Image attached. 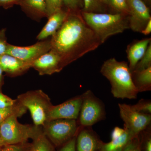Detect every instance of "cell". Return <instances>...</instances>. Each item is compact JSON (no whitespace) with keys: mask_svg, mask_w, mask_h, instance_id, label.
<instances>
[{"mask_svg":"<svg viewBox=\"0 0 151 151\" xmlns=\"http://www.w3.org/2000/svg\"><path fill=\"white\" fill-rule=\"evenodd\" d=\"M125 130L124 134L119 137L112 139L109 143L106 144L103 143L99 151L124 150L134 139L129 134L128 132L126 130Z\"/></svg>","mask_w":151,"mask_h":151,"instance_id":"19","label":"cell"},{"mask_svg":"<svg viewBox=\"0 0 151 151\" xmlns=\"http://www.w3.org/2000/svg\"><path fill=\"white\" fill-rule=\"evenodd\" d=\"M0 149H1V148H0Z\"/></svg>","mask_w":151,"mask_h":151,"instance_id":"40","label":"cell"},{"mask_svg":"<svg viewBox=\"0 0 151 151\" xmlns=\"http://www.w3.org/2000/svg\"><path fill=\"white\" fill-rule=\"evenodd\" d=\"M29 151H54L51 143L42 132L35 139Z\"/></svg>","mask_w":151,"mask_h":151,"instance_id":"21","label":"cell"},{"mask_svg":"<svg viewBox=\"0 0 151 151\" xmlns=\"http://www.w3.org/2000/svg\"><path fill=\"white\" fill-rule=\"evenodd\" d=\"M84 7L81 12L103 13L104 5L100 0H83Z\"/></svg>","mask_w":151,"mask_h":151,"instance_id":"24","label":"cell"},{"mask_svg":"<svg viewBox=\"0 0 151 151\" xmlns=\"http://www.w3.org/2000/svg\"><path fill=\"white\" fill-rule=\"evenodd\" d=\"M145 1H146L148 2V3H150V2L151 0H145Z\"/></svg>","mask_w":151,"mask_h":151,"instance_id":"38","label":"cell"},{"mask_svg":"<svg viewBox=\"0 0 151 151\" xmlns=\"http://www.w3.org/2000/svg\"><path fill=\"white\" fill-rule=\"evenodd\" d=\"M4 146L6 145L4 144V142H3L2 139L1 137V132H0V148L4 147Z\"/></svg>","mask_w":151,"mask_h":151,"instance_id":"37","label":"cell"},{"mask_svg":"<svg viewBox=\"0 0 151 151\" xmlns=\"http://www.w3.org/2000/svg\"><path fill=\"white\" fill-rule=\"evenodd\" d=\"M27 108L18 102L15 105L11 107L0 108V124L6 119L12 116H16L20 117L24 114L27 111Z\"/></svg>","mask_w":151,"mask_h":151,"instance_id":"20","label":"cell"},{"mask_svg":"<svg viewBox=\"0 0 151 151\" xmlns=\"http://www.w3.org/2000/svg\"><path fill=\"white\" fill-rule=\"evenodd\" d=\"M0 151H23L21 147L17 145H7L0 149Z\"/></svg>","mask_w":151,"mask_h":151,"instance_id":"32","label":"cell"},{"mask_svg":"<svg viewBox=\"0 0 151 151\" xmlns=\"http://www.w3.org/2000/svg\"><path fill=\"white\" fill-rule=\"evenodd\" d=\"M31 68L40 75H52L60 72L64 68L59 55L52 50L33 62Z\"/></svg>","mask_w":151,"mask_h":151,"instance_id":"12","label":"cell"},{"mask_svg":"<svg viewBox=\"0 0 151 151\" xmlns=\"http://www.w3.org/2000/svg\"><path fill=\"white\" fill-rule=\"evenodd\" d=\"M0 66L3 71L12 77L23 74L31 68V64L8 54L0 56Z\"/></svg>","mask_w":151,"mask_h":151,"instance_id":"14","label":"cell"},{"mask_svg":"<svg viewBox=\"0 0 151 151\" xmlns=\"http://www.w3.org/2000/svg\"><path fill=\"white\" fill-rule=\"evenodd\" d=\"M82 103L77 121L79 129L92 127L105 120L106 110L103 101L90 90L82 94Z\"/></svg>","mask_w":151,"mask_h":151,"instance_id":"6","label":"cell"},{"mask_svg":"<svg viewBox=\"0 0 151 151\" xmlns=\"http://www.w3.org/2000/svg\"><path fill=\"white\" fill-rule=\"evenodd\" d=\"M62 9L68 13L81 12L84 7L83 0H62Z\"/></svg>","mask_w":151,"mask_h":151,"instance_id":"23","label":"cell"},{"mask_svg":"<svg viewBox=\"0 0 151 151\" xmlns=\"http://www.w3.org/2000/svg\"><path fill=\"white\" fill-rule=\"evenodd\" d=\"M104 6H108L118 13L128 15L129 7L127 0H100Z\"/></svg>","mask_w":151,"mask_h":151,"instance_id":"22","label":"cell"},{"mask_svg":"<svg viewBox=\"0 0 151 151\" xmlns=\"http://www.w3.org/2000/svg\"><path fill=\"white\" fill-rule=\"evenodd\" d=\"M6 29L0 30V56L6 54L9 43L7 42Z\"/></svg>","mask_w":151,"mask_h":151,"instance_id":"28","label":"cell"},{"mask_svg":"<svg viewBox=\"0 0 151 151\" xmlns=\"http://www.w3.org/2000/svg\"><path fill=\"white\" fill-rule=\"evenodd\" d=\"M82 17L103 44L111 36L129 29L128 15L81 12Z\"/></svg>","mask_w":151,"mask_h":151,"instance_id":"3","label":"cell"},{"mask_svg":"<svg viewBox=\"0 0 151 151\" xmlns=\"http://www.w3.org/2000/svg\"><path fill=\"white\" fill-rule=\"evenodd\" d=\"M76 148L77 151H97L101 148L103 143L99 140L92 127L79 129Z\"/></svg>","mask_w":151,"mask_h":151,"instance_id":"13","label":"cell"},{"mask_svg":"<svg viewBox=\"0 0 151 151\" xmlns=\"http://www.w3.org/2000/svg\"><path fill=\"white\" fill-rule=\"evenodd\" d=\"M133 140L123 151H141L139 147L138 146L137 144L132 143Z\"/></svg>","mask_w":151,"mask_h":151,"instance_id":"33","label":"cell"},{"mask_svg":"<svg viewBox=\"0 0 151 151\" xmlns=\"http://www.w3.org/2000/svg\"><path fill=\"white\" fill-rule=\"evenodd\" d=\"M45 125L44 134L56 146L67 142L79 131L78 122L73 119H56L47 122Z\"/></svg>","mask_w":151,"mask_h":151,"instance_id":"7","label":"cell"},{"mask_svg":"<svg viewBox=\"0 0 151 151\" xmlns=\"http://www.w3.org/2000/svg\"><path fill=\"white\" fill-rule=\"evenodd\" d=\"M82 101L81 94L59 105L55 106L52 105L49 111L47 122L60 119L77 120L80 113Z\"/></svg>","mask_w":151,"mask_h":151,"instance_id":"11","label":"cell"},{"mask_svg":"<svg viewBox=\"0 0 151 151\" xmlns=\"http://www.w3.org/2000/svg\"><path fill=\"white\" fill-rule=\"evenodd\" d=\"M119 107L120 117L124 122V128L133 139L151 126V114L135 111L131 105L125 103H119Z\"/></svg>","mask_w":151,"mask_h":151,"instance_id":"8","label":"cell"},{"mask_svg":"<svg viewBox=\"0 0 151 151\" xmlns=\"http://www.w3.org/2000/svg\"><path fill=\"white\" fill-rule=\"evenodd\" d=\"M151 66V42L142 57L136 65L135 70H141Z\"/></svg>","mask_w":151,"mask_h":151,"instance_id":"25","label":"cell"},{"mask_svg":"<svg viewBox=\"0 0 151 151\" xmlns=\"http://www.w3.org/2000/svg\"><path fill=\"white\" fill-rule=\"evenodd\" d=\"M46 4L47 18L56 11L62 9V0H45Z\"/></svg>","mask_w":151,"mask_h":151,"instance_id":"27","label":"cell"},{"mask_svg":"<svg viewBox=\"0 0 151 151\" xmlns=\"http://www.w3.org/2000/svg\"><path fill=\"white\" fill-rule=\"evenodd\" d=\"M68 14L67 12L61 9L51 15L47 18L46 24L37 37L38 40H44L54 35L62 26Z\"/></svg>","mask_w":151,"mask_h":151,"instance_id":"15","label":"cell"},{"mask_svg":"<svg viewBox=\"0 0 151 151\" xmlns=\"http://www.w3.org/2000/svg\"><path fill=\"white\" fill-rule=\"evenodd\" d=\"M17 100L28 109L35 126L45 124L52 106L48 95L41 90L30 91L19 95Z\"/></svg>","mask_w":151,"mask_h":151,"instance_id":"5","label":"cell"},{"mask_svg":"<svg viewBox=\"0 0 151 151\" xmlns=\"http://www.w3.org/2000/svg\"><path fill=\"white\" fill-rule=\"evenodd\" d=\"M133 110L139 113L151 114V100L142 99L135 104L131 105Z\"/></svg>","mask_w":151,"mask_h":151,"instance_id":"26","label":"cell"},{"mask_svg":"<svg viewBox=\"0 0 151 151\" xmlns=\"http://www.w3.org/2000/svg\"><path fill=\"white\" fill-rule=\"evenodd\" d=\"M3 72L2 69L1 68L0 66V90H1V87L2 86L3 81H4V80H3L4 77H3Z\"/></svg>","mask_w":151,"mask_h":151,"instance_id":"36","label":"cell"},{"mask_svg":"<svg viewBox=\"0 0 151 151\" xmlns=\"http://www.w3.org/2000/svg\"><path fill=\"white\" fill-rule=\"evenodd\" d=\"M127 3L129 29L135 32L141 33L151 19L149 8L142 0H130Z\"/></svg>","mask_w":151,"mask_h":151,"instance_id":"10","label":"cell"},{"mask_svg":"<svg viewBox=\"0 0 151 151\" xmlns=\"http://www.w3.org/2000/svg\"><path fill=\"white\" fill-rule=\"evenodd\" d=\"M151 32V19L149 21L148 23L146 25L145 27L142 32L141 33L145 35H150Z\"/></svg>","mask_w":151,"mask_h":151,"instance_id":"35","label":"cell"},{"mask_svg":"<svg viewBox=\"0 0 151 151\" xmlns=\"http://www.w3.org/2000/svg\"><path fill=\"white\" fill-rule=\"evenodd\" d=\"M100 73L111 83L113 97L118 99H137L139 92L133 82L128 63L118 61L114 58H110L103 63Z\"/></svg>","mask_w":151,"mask_h":151,"instance_id":"2","label":"cell"},{"mask_svg":"<svg viewBox=\"0 0 151 151\" xmlns=\"http://www.w3.org/2000/svg\"><path fill=\"white\" fill-rule=\"evenodd\" d=\"M51 49V40L50 38H48L30 46H19L9 44L6 54L31 64Z\"/></svg>","mask_w":151,"mask_h":151,"instance_id":"9","label":"cell"},{"mask_svg":"<svg viewBox=\"0 0 151 151\" xmlns=\"http://www.w3.org/2000/svg\"><path fill=\"white\" fill-rule=\"evenodd\" d=\"M17 103V100H13L0 92V108H8L15 105Z\"/></svg>","mask_w":151,"mask_h":151,"instance_id":"29","label":"cell"},{"mask_svg":"<svg viewBox=\"0 0 151 151\" xmlns=\"http://www.w3.org/2000/svg\"><path fill=\"white\" fill-rule=\"evenodd\" d=\"M130 0H127V2H128V1H129Z\"/></svg>","mask_w":151,"mask_h":151,"instance_id":"39","label":"cell"},{"mask_svg":"<svg viewBox=\"0 0 151 151\" xmlns=\"http://www.w3.org/2000/svg\"><path fill=\"white\" fill-rule=\"evenodd\" d=\"M18 5L28 17L35 21L47 18L45 0H22Z\"/></svg>","mask_w":151,"mask_h":151,"instance_id":"16","label":"cell"},{"mask_svg":"<svg viewBox=\"0 0 151 151\" xmlns=\"http://www.w3.org/2000/svg\"><path fill=\"white\" fill-rule=\"evenodd\" d=\"M151 132L148 135L147 140H146L145 144V151H151V138L150 137L151 134Z\"/></svg>","mask_w":151,"mask_h":151,"instance_id":"34","label":"cell"},{"mask_svg":"<svg viewBox=\"0 0 151 151\" xmlns=\"http://www.w3.org/2000/svg\"><path fill=\"white\" fill-rule=\"evenodd\" d=\"M59 151H76V136L65 143Z\"/></svg>","mask_w":151,"mask_h":151,"instance_id":"30","label":"cell"},{"mask_svg":"<svg viewBox=\"0 0 151 151\" xmlns=\"http://www.w3.org/2000/svg\"><path fill=\"white\" fill-rule=\"evenodd\" d=\"M22 0H0V7L5 9L11 8L14 6L18 5Z\"/></svg>","mask_w":151,"mask_h":151,"instance_id":"31","label":"cell"},{"mask_svg":"<svg viewBox=\"0 0 151 151\" xmlns=\"http://www.w3.org/2000/svg\"><path fill=\"white\" fill-rule=\"evenodd\" d=\"M50 40L51 50L59 55L64 68L102 44L84 21L81 12L68 13Z\"/></svg>","mask_w":151,"mask_h":151,"instance_id":"1","label":"cell"},{"mask_svg":"<svg viewBox=\"0 0 151 151\" xmlns=\"http://www.w3.org/2000/svg\"><path fill=\"white\" fill-rule=\"evenodd\" d=\"M132 80L139 92L151 90V66L141 70H133Z\"/></svg>","mask_w":151,"mask_h":151,"instance_id":"18","label":"cell"},{"mask_svg":"<svg viewBox=\"0 0 151 151\" xmlns=\"http://www.w3.org/2000/svg\"><path fill=\"white\" fill-rule=\"evenodd\" d=\"M17 118L14 115L10 116L0 124L1 137L5 145L24 142L29 138L35 139L42 132L35 125L20 124Z\"/></svg>","mask_w":151,"mask_h":151,"instance_id":"4","label":"cell"},{"mask_svg":"<svg viewBox=\"0 0 151 151\" xmlns=\"http://www.w3.org/2000/svg\"><path fill=\"white\" fill-rule=\"evenodd\" d=\"M151 42V38H147L140 40L135 41L127 46L126 52L129 63L128 64L131 71L134 69Z\"/></svg>","mask_w":151,"mask_h":151,"instance_id":"17","label":"cell"}]
</instances>
